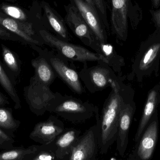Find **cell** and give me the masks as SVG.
<instances>
[{
	"mask_svg": "<svg viewBox=\"0 0 160 160\" xmlns=\"http://www.w3.org/2000/svg\"><path fill=\"white\" fill-rule=\"evenodd\" d=\"M120 76L111 86V91L103 103L99 117V153L105 155L116 141L120 111L127 99L133 95L132 89L123 83Z\"/></svg>",
	"mask_w": 160,
	"mask_h": 160,
	"instance_id": "cell-1",
	"label": "cell"
},
{
	"mask_svg": "<svg viewBox=\"0 0 160 160\" xmlns=\"http://www.w3.org/2000/svg\"><path fill=\"white\" fill-rule=\"evenodd\" d=\"M47 111L72 124H79L95 116L99 112V108L88 101L56 92L49 103Z\"/></svg>",
	"mask_w": 160,
	"mask_h": 160,
	"instance_id": "cell-2",
	"label": "cell"
},
{
	"mask_svg": "<svg viewBox=\"0 0 160 160\" xmlns=\"http://www.w3.org/2000/svg\"><path fill=\"white\" fill-rule=\"evenodd\" d=\"M160 59V33L156 29L141 43L128 79L132 80L134 77L137 81L141 82L144 78L150 77L153 73L158 76Z\"/></svg>",
	"mask_w": 160,
	"mask_h": 160,
	"instance_id": "cell-3",
	"label": "cell"
},
{
	"mask_svg": "<svg viewBox=\"0 0 160 160\" xmlns=\"http://www.w3.org/2000/svg\"><path fill=\"white\" fill-rule=\"evenodd\" d=\"M39 34L43 44L54 49L59 55L68 61L83 64L102 61L108 64L106 59L101 54L91 51L83 46L64 41L47 30H39Z\"/></svg>",
	"mask_w": 160,
	"mask_h": 160,
	"instance_id": "cell-4",
	"label": "cell"
},
{
	"mask_svg": "<svg viewBox=\"0 0 160 160\" xmlns=\"http://www.w3.org/2000/svg\"><path fill=\"white\" fill-rule=\"evenodd\" d=\"M110 11V29L112 34L121 42H126L128 34V19L133 28L137 27L138 16L134 13L132 0H105Z\"/></svg>",
	"mask_w": 160,
	"mask_h": 160,
	"instance_id": "cell-5",
	"label": "cell"
},
{
	"mask_svg": "<svg viewBox=\"0 0 160 160\" xmlns=\"http://www.w3.org/2000/svg\"><path fill=\"white\" fill-rule=\"evenodd\" d=\"M96 65L88 67L87 63L79 72L81 81L91 94L100 92L111 87L112 84L120 76L116 75L112 69L105 62L98 61Z\"/></svg>",
	"mask_w": 160,
	"mask_h": 160,
	"instance_id": "cell-6",
	"label": "cell"
},
{
	"mask_svg": "<svg viewBox=\"0 0 160 160\" xmlns=\"http://www.w3.org/2000/svg\"><path fill=\"white\" fill-rule=\"evenodd\" d=\"M39 54L46 58L56 72L58 78L63 81L74 93L81 95L85 90L80 79L79 72L75 66L69 65V61L59 55L46 49L34 45Z\"/></svg>",
	"mask_w": 160,
	"mask_h": 160,
	"instance_id": "cell-7",
	"label": "cell"
},
{
	"mask_svg": "<svg viewBox=\"0 0 160 160\" xmlns=\"http://www.w3.org/2000/svg\"><path fill=\"white\" fill-rule=\"evenodd\" d=\"M99 112L96 113V124L80 135L73 146L68 160H95L99 153Z\"/></svg>",
	"mask_w": 160,
	"mask_h": 160,
	"instance_id": "cell-8",
	"label": "cell"
},
{
	"mask_svg": "<svg viewBox=\"0 0 160 160\" xmlns=\"http://www.w3.org/2000/svg\"><path fill=\"white\" fill-rule=\"evenodd\" d=\"M64 8L66 11L64 20L66 25L84 45L99 54V41L78 9L71 3L65 5Z\"/></svg>",
	"mask_w": 160,
	"mask_h": 160,
	"instance_id": "cell-9",
	"label": "cell"
},
{
	"mask_svg": "<svg viewBox=\"0 0 160 160\" xmlns=\"http://www.w3.org/2000/svg\"><path fill=\"white\" fill-rule=\"evenodd\" d=\"M55 93L50 87L31 77L29 85L23 88V96L29 109L37 116H42L47 111L50 101L54 97Z\"/></svg>",
	"mask_w": 160,
	"mask_h": 160,
	"instance_id": "cell-10",
	"label": "cell"
},
{
	"mask_svg": "<svg viewBox=\"0 0 160 160\" xmlns=\"http://www.w3.org/2000/svg\"><path fill=\"white\" fill-rule=\"evenodd\" d=\"M159 122L158 110L150 119L135 149L129 156L128 160H148L153 156L157 143L158 134Z\"/></svg>",
	"mask_w": 160,
	"mask_h": 160,
	"instance_id": "cell-11",
	"label": "cell"
},
{
	"mask_svg": "<svg viewBox=\"0 0 160 160\" xmlns=\"http://www.w3.org/2000/svg\"><path fill=\"white\" fill-rule=\"evenodd\" d=\"M133 99V94L124 102L120 111L116 142L117 150L122 157H124L128 148L129 132L136 110V105Z\"/></svg>",
	"mask_w": 160,
	"mask_h": 160,
	"instance_id": "cell-12",
	"label": "cell"
},
{
	"mask_svg": "<svg viewBox=\"0 0 160 160\" xmlns=\"http://www.w3.org/2000/svg\"><path fill=\"white\" fill-rule=\"evenodd\" d=\"M62 121L54 115H51L46 121L36 124L29 138L40 144H47L53 142L64 130Z\"/></svg>",
	"mask_w": 160,
	"mask_h": 160,
	"instance_id": "cell-13",
	"label": "cell"
},
{
	"mask_svg": "<svg viewBox=\"0 0 160 160\" xmlns=\"http://www.w3.org/2000/svg\"><path fill=\"white\" fill-rule=\"evenodd\" d=\"M81 13L100 43H108L107 29L98 11L83 0H69Z\"/></svg>",
	"mask_w": 160,
	"mask_h": 160,
	"instance_id": "cell-14",
	"label": "cell"
},
{
	"mask_svg": "<svg viewBox=\"0 0 160 160\" xmlns=\"http://www.w3.org/2000/svg\"><path fill=\"white\" fill-rule=\"evenodd\" d=\"M160 103V82L156 85L148 92L142 117L134 136V141L136 143L140 141L144 131Z\"/></svg>",
	"mask_w": 160,
	"mask_h": 160,
	"instance_id": "cell-15",
	"label": "cell"
},
{
	"mask_svg": "<svg viewBox=\"0 0 160 160\" xmlns=\"http://www.w3.org/2000/svg\"><path fill=\"white\" fill-rule=\"evenodd\" d=\"M81 134V131L75 128H65L52 142L55 148L57 160H67L74 145Z\"/></svg>",
	"mask_w": 160,
	"mask_h": 160,
	"instance_id": "cell-16",
	"label": "cell"
},
{
	"mask_svg": "<svg viewBox=\"0 0 160 160\" xmlns=\"http://www.w3.org/2000/svg\"><path fill=\"white\" fill-rule=\"evenodd\" d=\"M0 25L32 45H39V41L34 37L35 31L30 23L17 20L6 17L0 12Z\"/></svg>",
	"mask_w": 160,
	"mask_h": 160,
	"instance_id": "cell-17",
	"label": "cell"
},
{
	"mask_svg": "<svg viewBox=\"0 0 160 160\" xmlns=\"http://www.w3.org/2000/svg\"><path fill=\"white\" fill-rule=\"evenodd\" d=\"M32 65L34 69L33 78L50 87L58 76L46 58L39 54L38 57L32 60Z\"/></svg>",
	"mask_w": 160,
	"mask_h": 160,
	"instance_id": "cell-18",
	"label": "cell"
},
{
	"mask_svg": "<svg viewBox=\"0 0 160 160\" xmlns=\"http://www.w3.org/2000/svg\"><path fill=\"white\" fill-rule=\"evenodd\" d=\"M42 8L49 24L59 38L66 41H69V37L64 19L47 2H42Z\"/></svg>",
	"mask_w": 160,
	"mask_h": 160,
	"instance_id": "cell-19",
	"label": "cell"
},
{
	"mask_svg": "<svg viewBox=\"0 0 160 160\" xmlns=\"http://www.w3.org/2000/svg\"><path fill=\"white\" fill-rule=\"evenodd\" d=\"M99 54L103 56L108 65L118 76H122V68L125 66V59L117 52L113 46L109 43H100Z\"/></svg>",
	"mask_w": 160,
	"mask_h": 160,
	"instance_id": "cell-20",
	"label": "cell"
},
{
	"mask_svg": "<svg viewBox=\"0 0 160 160\" xmlns=\"http://www.w3.org/2000/svg\"><path fill=\"white\" fill-rule=\"evenodd\" d=\"M16 85V83L8 73L3 64L0 61V85L13 101L14 108L19 110L21 108V104L20 99L15 87Z\"/></svg>",
	"mask_w": 160,
	"mask_h": 160,
	"instance_id": "cell-21",
	"label": "cell"
},
{
	"mask_svg": "<svg viewBox=\"0 0 160 160\" xmlns=\"http://www.w3.org/2000/svg\"><path fill=\"white\" fill-rule=\"evenodd\" d=\"M3 65L9 76L16 83V79L21 72V63L18 56L6 46L2 45Z\"/></svg>",
	"mask_w": 160,
	"mask_h": 160,
	"instance_id": "cell-22",
	"label": "cell"
},
{
	"mask_svg": "<svg viewBox=\"0 0 160 160\" xmlns=\"http://www.w3.org/2000/svg\"><path fill=\"white\" fill-rule=\"evenodd\" d=\"M21 122L15 119L12 109L0 107V128L15 138V132L19 127Z\"/></svg>",
	"mask_w": 160,
	"mask_h": 160,
	"instance_id": "cell-23",
	"label": "cell"
},
{
	"mask_svg": "<svg viewBox=\"0 0 160 160\" xmlns=\"http://www.w3.org/2000/svg\"><path fill=\"white\" fill-rule=\"evenodd\" d=\"M34 151L26 160H57L55 148L52 142L47 144L33 145Z\"/></svg>",
	"mask_w": 160,
	"mask_h": 160,
	"instance_id": "cell-24",
	"label": "cell"
},
{
	"mask_svg": "<svg viewBox=\"0 0 160 160\" xmlns=\"http://www.w3.org/2000/svg\"><path fill=\"white\" fill-rule=\"evenodd\" d=\"M33 145L27 148L23 147H13L0 152V160H26L27 157L33 153Z\"/></svg>",
	"mask_w": 160,
	"mask_h": 160,
	"instance_id": "cell-25",
	"label": "cell"
},
{
	"mask_svg": "<svg viewBox=\"0 0 160 160\" xmlns=\"http://www.w3.org/2000/svg\"><path fill=\"white\" fill-rule=\"evenodd\" d=\"M1 10L12 18L24 22H28V16L21 8L15 6L8 4H2Z\"/></svg>",
	"mask_w": 160,
	"mask_h": 160,
	"instance_id": "cell-26",
	"label": "cell"
},
{
	"mask_svg": "<svg viewBox=\"0 0 160 160\" xmlns=\"http://www.w3.org/2000/svg\"><path fill=\"white\" fill-rule=\"evenodd\" d=\"M15 138L0 128V150H6L13 147Z\"/></svg>",
	"mask_w": 160,
	"mask_h": 160,
	"instance_id": "cell-27",
	"label": "cell"
},
{
	"mask_svg": "<svg viewBox=\"0 0 160 160\" xmlns=\"http://www.w3.org/2000/svg\"><path fill=\"white\" fill-rule=\"evenodd\" d=\"M150 12L156 29L160 33V8L156 10L150 9Z\"/></svg>",
	"mask_w": 160,
	"mask_h": 160,
	"instance_id": "cell-28",
	"label": "cell"
},
{
	"mask_svg": "<svg viewBox=\"0 0 160 160\" xmlns=\"http://www.w3.org/2000/svg\"><path fill=\"white\" fill-rule=\"evenodd\" d=\"M9 102L8 99L5 95L0 92V107L5 106L7 105H9Z\"/></svg>",
	"mask_w": 160,
	"mask_h": 160,
	"instance_id": "cell-29",
	"label": "cell"
},
{
	"mask_svg": "<svg viewBox=\"0 0 160 160\" xmlns=\"http://www.w3.org/2000/svg\"><path fill=\"white\" fill-rule=\"evenodd\" d=\"M0 36L5 38H11V35L10 33L7 32L6 29L2 27L1 25H0Z\"/></svg>",
	"mask_w": 160,
	"mask_h": 160,
	"instance_id": "cell-30",
	"label": "cell"
},
{
	"mask_svg": "<svg viewBox=\"0 0 160 160\" xmlns=\"http://www.w3.org/2000/svg\"><path fill=\"white\" fill-rule=\"evenodd\" d=\"M152 7L155 9H158L160 7V0H151Z\"/></svg>",
	"mask_w": 160,
	"mask_h": 160,
	"instance_id": "cell-31",
	"label": "cell"
},
{
	"mask_svg": "<svg viewBox=\"0 0 160 160\" xmlns=\"http://www.w3.org/2000/svg\"><path fill=\"white\" fill-rule=\"evenodd\" d=\"M83 1H85L87 3L89 4V5L93 7L94 8L97 10L96 9V6H95V4H94V2H93V0H83Z\"/></svg>",
	"mask_w": 160,
	"mask_h": 160,
	"instance_id": "cell-32",
	"label": "cell"
}]
</instances>
